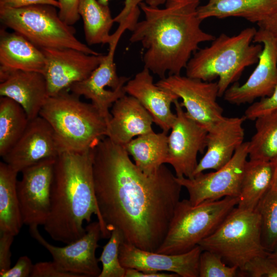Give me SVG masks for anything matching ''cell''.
Listing matches in <instances>:
<instances>
[{
	"instance_id": "cell-1",
	"label": "cell",
	"mask_w": 277,
	"mask_h": 277,
	"mask_svg": "<svg viewBox=\"0 0 277 277\" xmlns=\"http://www.w3.org/2000/svg\"><path fill=\"white\" fill-rule=\"evenodd\" d=\"M98 207L108 231L124 241L156 252L168 231L182 186L164 165L153 174L143 172L125 147L105 137L93 148Z\"/></svg>"
},
{
	"instance_id": "cell-2",
	"label": "cell",
	"mask_w": 277,
	"mask_h": 277,
	"mask_svg": "<svg viewBox=\"0 0 277 277\" xmlns=\"http://www.w3.org/2000/svg\"><path fill=\"white\" fill-rule=\"evenodd\" d=\"M202 1L167 0L162 8L141 3L145 18L137 22L129 41L145 49L144 67L161 78L167 72L180 74L199 45L215 38L201 28L197 9Z\"/></svg>"
},
{
	"instance_id": "cell-3",
	"label": "cell",
	"mask_w": 277,
	"mask_h": 277,
	"mask_svg": "<svg viewBox=\"0 0 277 277\" xmlns=\"http://www.w3.org/2000/svg\"><path fill=\"white\" fill-rule=\"evenodd\" d=\"M93 148L83 151H64L55 159L49 216L43 225L54 241L66 244L82 236L93 214L100 224L102 238H109L100 213L95 193Z\"/></svg>"
},
{
	"instance_id": "cell-4",
	"label": "cell",
	"mask_w": 277,
	"mask_h": 277,
	"mask_svg": "<svg viewBox=\"0 0 277 277\" xmlns=\"http://www.w3.org/2000/svg\"><path fill=\"white\" fill-rule=\"evenodd\" d=\"M256 31L247 27L233 36L221 33L209 46L195 51L187 63L186 75L206 82L219 77V95L223 96L246 68L258 62L263 45L253 43Z\"/></svg>"
},
{
	"instance_id": "cell-5",
	"label": "cell",
	"mask_w": 277,
	"mask_h": 277,
	"mask_svg": "<svg viewBox=\"0 0 277 277\" xmlns=\"http://www.w3.org/2000/svg\"><path fill=\"white\" fill-rule=\"evenodd\" d=\"M39 115L51 126L62 152L92 149L106 137L105 118L91 103L69 89L49 96Z\"/></svg>"
},
{
	"instance_id": "cell-6",
	"label": "cell",
	"mask_w": 277,
	"mask_h": 277,
	"mask_svg": "<svg viewBox=\"0 0 277 277\" xmlns=\"http://www.w3.org/2000/svg\"><path fill=\"white\" fill-rule=\"evenodd\" d=\"M238 201V197L226 196L193 205L189 199L180 200L156 252L177 254L191 250L214 231Z\"/></svg>"
},
{
	"instance_id": "cell-7",
	"label": "cell",
	"mask_w": 277,
	"mask_h": 277,
	"mask_svg": "<svg viewBox=\"0 0 277 277\" xmlns=\"http://www.w3.org/2000/svg\"><path fill=\"white\" fill-rule=\"evenodd\" d=\"M202 250L220 255L227 265L241 271L258 255L267 254L261 239V219L258 211L234 207L218 227L199 244Z\"/></svg>"
},
{
	"instance_id": "cell-8",
	"label": "cell",
	"mask_w": 277,
	"mask_h": 277,
	"mask_svg": "<svg viewBox=\"0 0 277 277\" xmlns=\"http://www.w3.org/2000/svg\"><path fill=\"white\" fill-rule=\"evenodd\" d=\"M0 21L40 49L69 48L89 54H100L78 39L75 29L60 18L54 6L0 7Z\"/></svg>"
},
{
	"instance_id": "cell-9",
	"label": "cell",
	"mask_w": 277,
	"mask_h": 277,
	"mask_svg": "<svg viewBox=\"0 0 277 277\" xmlns=\"http://www.w3.org/2000/svg\"><path fill=\"white\" fill-rule=\"evenodd\" d=\"M248 157V142H244L230 161L214 172L200 173L192 179L177 177L189 193L190 203L196 205L226 196L239 197L245 164Z\"/></svg>"
},
{
	"instance_id": "cell-10",
	"label": "cell",
	"mask_w": 277,
	"mask_h": 277,
	"mask_svg": "<svg viewBox=\"0 0 277 277\" xmlns=\"http://www.w3.org/2000/svg\"><path fill=\"white\" fill-rule=\"evenodd\" d=\"M156 84L181 98L187 114L207 131L224 116L223 109L217 101V82L204 81L180 74L168 75Z\"/></svg>"
},
{
	"instance_id": "cell-11",
	"label": "cell",
	"mask_w": 277,
	"mask_h": 277,
	"mask_svg": "<svg viewBox=\"0 0 277 277\" xmlns=\"http://www.w3.org/2000/svg\"><path fill=\"white\" fill-rule=\"evenodd\" d=\"M253 43L263 44L257 66L245 83H234L225 91L223 96L229 103H252L258 98L270 96L277 85V38L259 28Z\"/></svg>"
},
{
	"instance_id": "cell-12",
	"label": "cell",
	"mask_w": 277,
	"mask_h": 277,
	"mask_svg": "<svg viewBox=\"0 0 277 277\" xmlns=\"http://www.w3.org/2000/svg\"><path fill=\"white\" fill-rule=\"evenodd\" d=\"M176 118L168 136L166 163L173 167L177 177H193L198 153L207 146L208 131L191 119L178 100L174 102Z\"/></svg>"
},
{
	"instance_id": "cell-13",
	"label": "cell",
	"mask_w": 277,
	"mask_h": 277,
	"mask_svg": "<svg viewBox=\"0 0 277 277\" xmlns=\"http://www.w3.org/2000/svg\"><path fill=\"white\" fill-rule=\"evenodd\" d=\"M56 159V158H55ZM55 159L43 160L21 171L17 193L24 224L44 225L50 213Z\"/></svg>"
},
{
	"instance_id": "cell-14",
	"label": "cell",
	"mask_w": 277,
	"mask_h": 277,
	"mask_svg": "<svg viewBox=\"0 0 277 277\" xmlns=\"http://www.w3.org/2000/svg\"><path fill=\"white\" fill-rule=\"evenodd\" d=\"M85 234L77 240L64 247L55 246L48 242L39 232L37 226L29 227L31 235L50 253L54 261L63 270L78 277H98L101 270L95 256L102 238L98 221L89 223Z\"/></svg>"
},
{
	"instance_id": "cell-15",
	"label": "cell",
	"mask_w": 277,
	"mask_h": 277,
	"mask_svg": "<svg viewBox=\"0 0 277 277\" xmlns=\"http://www.w3.org/2000/svg\"><path fill=\"white\" fill-rule=\"evenodd\" d=\"M116 47L109 46L100 65L85 80L72 84L69 90L80 96L90 100L105 118L107 125L111 117L109 108L118 99L127 94L125 86L129 77L119 76L114 62Z\"/></svg>"
},
{
	"instance_id": "cell-16",
	"label": "cell",
	"mask_w": 277,
	"mask_h": 277,
	"mask_svg": "<svg viewBox=\"0 0 277 277\" xmlns=\"http://www.w3.org/2000/svg\"><path fill=\"white\" fill-rule=\"evenodd\" d=\"M46 61L44 73L49 96L69 89L87 78L100 65L103 54H89L69 48H44Z\"/></svg>"
},
{
	"instance_id": "cell-17",
	"label": "cell",
	"mask_w": 277,
	"mask_h": 277,
	"mask_svg": "<svg viewBox=\"0 0 277 277\" xmlns=\"http://www.w3.org/2000/svg\"><path fill=\"white\" fill-rule=\"evenodd\" d=\"M62 152L50 124L38 115L29 120L24 133L2 158L18 172L43 160L55 159Z\"/></svg>"
},
{
	"instance_id": "cell-18",
	"label": "cell",
	"mask_w": 277,
	"mask_h": 277,
	"mask_svg": "<svg viewBox=\"0 0 277 277\" xmlns=\"http://www.w3.org/2000/svg\"><path fill=\"white\" fill-rule=\"evenodd\" d=\"M202 251L197 245L183 253L168 254L143 250L124 241L120 246L119 258L125 268L152 272L169 271L182 277H198Z\"/></svg>"
},
{
	"instance_id": "cell-19",
	"label": "cell",
	"mask_w": 277,
	"mask_h": 277,
	"mask_svg": "<svg viewBox=\"0 0 277 277\" xmlns=\"http://www.w3.org/2000/svg\"><path fill=\"white\" fill-rule=\"evenodd\" d=\"M244 117H225L208 131L206 151L198 163L193 177L208 169L216 170L226 165L244 143Z\"/></svg>"
},
{
	"instance_id": "cell-20",
	"label": "cell",
	"mask_w": 277,
	"mask_h": 277,
	"mask_svg": "<svg viewBox=\"0 0 277 277\" xmlns=\"http://www.w3.org/2000/svg\"><path fill=\"white\" fill-rule=\"evenodd\" d=\"M125 89L127 94L139 101L150 114L153 122L163 131L168 133L176 117L171 107L179 100L177 95L154 84L150 71L145 67L126 83Z\"/></svg>"
},
{
	"instance_id": "cell-21",
	"label": "cell",
	"mask_w": 277,
	"mask_h": 277,
	"mask_svg": "<svg viewBox=\"0 0 277 277\" xmlns=\"http://www.w3.org/2000/svg\"><path fill=\"white\" fill-rule=\"evenodd\" d=\"M0 95L9 97L24 109L29 120L39 115L49 96L44 74L30 71H0Z\"/></svg>"
},
{
	"instance_id": "cell-22",
	"label": "cell",
	"mask_w": 277,
	"mask_h": 277,
	"mask_svg": "<svg viewBox=\"0 0 277 277\" xmlns=\"http://www.w3.org/2000/svg\"><path fill=\"white\" fill-rule=\"evenodd\" d=\"M106 137L125 146L134 137L153 132V119L135 97L125 95L112 105Z\"/></svg>"
},
{
	"instance_id": "cell-23",
	"label": "cell",
	"mask_w": 277,
	"mask_h": 277,
	"mask_svg": "<svg viewBox=\"0 0 277 277\" xmlns=\"http://www.w3.org/2000/svg\"><path fill=\"white\" fill-rule=\"evenodd\" d=\"M46 65L41 49L21 34L0 30V71L24 70L44 73Z\"/></svg>"
},
{
	"instance_id": "cell-24",
	"label": "cell",
	"mask_w": 277,
	"mask_h": 277,
	"mask_svg": "<svg viewBox=\"0 0 277 277\" xmlns=\"http://www.w3.org/2000/svg\"><path fill=\"white\" fill-rule=\"evenodd\" d=\"M276 13L277 0H208L197 9L202 21L210 17H240L257 24Z\"/></svg>"
},
{
	"instance_id": "cell-25",
	"label": "cell",
	"mask_w": 277,
	"mask_h": 277,
	"mask_svg": "<svg viewBox=\"0 0 277 277\" xmlns=\"http://www.w3.org/2000/svg\"><path fill=\"white\" fill-rule=\"evenodd\" d=\"M167 133L154 131L138 136L124 147L136 166L144 173H156L166 163L168 151Z\"/></svg>"
},
{
	"instance_id": "cell-26",
	"label": "cell",
	"mask_w": 277,
	"mask_h": 277,
	"mask_svg": "<svg viewBox=\"0 0 277 277\" xmlns=\"http://www.w3.org/2000/svg\"><path fill=\"white\" fill-rule=\"evenodd\" d=\"M273 167L272 161L247 160L244 167L237 206L255 209L271 188Z\"/></svg>"
},
{
	"instance_id": "cell-27",
	"label": "cell",
	"mask_w": 277,
	"mask_h": 277,
	"mask_svg": "<svg viewBox=\"0 0 277 277\" xmlns=\"http://www.w3.org/2000/svg\"><path fill=\"white\" fill-rule=\"evenodd\" d=\"M18 172L0 163V232L17 235L23 226L17 193Z\"/></svg>"
},
{
	"instance_id": "cell-28",
	"label": "cell",
	"mask_w": 277,
	"mask_h": 277,
	"mask_svg": "<svg viewBox=\"0 0 277 277\" xmlns=\"http://www.w3.org/2000/svg\"><path fill=\"white\" fill-rule=\"evenodd\" d=\"M78 13L83 20L87 44L110 43V31L114 22L109 5L102 4L97 0H80Z\"/></svg>"
},
{
	"instance_id": "cell-29",
	"label": "cell",
	"mask_w": 277,
	"mask_h": 277,
	"mask_svg": "<svg viewBox=\"0 0 277 277\" xmlns=\"http://www.w3.org/2000/svg\"><path fill=\"white\" fill-rule=\"evenodd\" d=\"M29 120L23 107L5 96L0 98V156L3 157L24 133Z\"/></svg>"
},
{
	"instance_id": "cell-30",
	"label": "cell",
	"mask_w": 277,
	"mask_h": 277,
	"mask_svg": "<svg viewBox=\"0 0 277 277\" xmlns=\"http://www.w3.org/2000/svg\"><path fill=\"white\" fill-rule=\"evenodd\" d=\"M248 142L249 160L272 161L277 156V110L258 117Z\"/></svg>"
},
{
	"instance_id": "cell-31",
	"label": "cell",
	"mask_w": 277,
	"mask_h": 277,
	"mask_svg": "<svg viewBox=\"0 0 277 277\" xmlns=\"http://www.w3.org/2000/svg\"><path fill=\"white\" fill-rule=\"evenodd\" d=\"M255 209L261 216L262 244L271 252L277 246V190L270 188Z\"/></svg>"
},
{
	"instance_id": "cell-32",
	"label": "cell",
	"mask_w": 277,
	"mask_h": 277,
	"mask_svg": "<svg viewBox=\"0 0 277 277\" xmlns=\"http://www.w3.org/2000/svg\"><path fill=\"white\" fill-rule=\"evenodd\" d=\"M124 237L120 230H113L108 243L103 247L98 261L102 264V269L98 277H125L126 269L120 262L119 249Z\"/></svg>"
},
{
	"instance_id": "cell-33",
	"label": "cell",
	"mask_w": 277,
	"mask_h": 277,
	"mask_svg": "<svg viewBox=\"0 0 277 277\" xmlns=\"http://www.w3.org/2000/svg\"><path fill=\"white\" fill-rule=\"evenodd\" d=\"M104 5H109L110 0H97ZM146 0H124V6L121 11L113 18L114 23L118 24L116 31L111 34V41L109 45H117L126 30L131 32L137 23L141 14L140 4Z\"/></svg>"
},
{
	"instance_id": "cell-34",
	"label": "cell",
	"mask_w": 277,
	"mask_h": 277,
	"mask_svg": "<svg viewBox=\"0 0 277 277\" xmlns=\"http://www.w3.org/2000/svg\"><path fill=\"white\" fill-rule=\"evenodd\" d=\"M238 268L226 264L221 257L214 252L203 250L199 259L200 277H234Z\"/></svg>"
},
{
	"instance_id": "cell-35",
	"label": "cell",
	"mask_w": 277,
	"mask_h": 277,
	"mask_svg": "<svg viewBox=\"0 0 277 277\" xmlns=\"http://www.w3.org/2000/svg\"><path fill=\"white\" fill-rule=\"evenodd\" d=\"M241 272L251 277H277V265L267 254L258 255L248 261Z\"/></svg>"
},
{
	"instance_id": "cell-36",
	"label": "cell",
	"mask_w": 277,
	"mask_h": 277,
	"mask_svg": "<svg viewBox=\"0 0 277 277\" xmlns=\"http://www.w3.org/2000/svg\"><path fill=\"white\" fill-rule=\"evenodd\" d=\"M277 110V85L272 94L252 103L245 111V120H255L258 117Z\"/></svg>"
},
{
	"instance_id": "cell-37",
	"label": "cell",
	"mask_w": 277,
	"mask_h": 277,
	"mask_svg": "<svg viewBox=\"0 0 277 277\" xmlns=\"http://www.w3.org/2000/svg\"><path fill=\"white\" fill-rule=\"evenodd\" d=\"M31 277H78L61 269L54 261L40 262L33 265Z\"/></svg>"
},
{
	"instance_id": "cell-38",
	"label": "cell",
	"mask_w": 277,
	"mask_h": 277,
	"mask_svg": "<svg viewBox=\"0 0 277 277\" xmlns=\"http://www.w3.org/2000/svg\"><path fill=\"white\" fill-rule=\"evenodd\" d=\"M59 3L58 15L66 24L72 26L80 19L78 6L80 0H57Z\"/></svg>"
},
{
	"instance_id": "cell-39",
	"label": "cell",
	"mask_w": 277,
	"mask_h": 277,
	"mask_svg": "<svg viewBox=\"0 0 277 277\" xmlns=\"http://www.w3.org/2000/svg\"><path fill=\"white\" fill-rule=\"evenodd\" d=\"M14 235L7 233H1L0 236V273L11 268V246Z\"/></svg>"
},
{
	"instance_id": "cell-40",
	"label": "cell",
	"mask_w": 277,
	"mask_h": 277,
	"mask_svg": "<svg viewBox=\"0 0 277 277\" xmlns=\"http://www.w3.org/2000/svg\"><path fill=\"white\" fill-rule=\"evenodd\" d=\"M33 265L31 259L26 255L19 257L15 264L6 271L0 273L1 277L30 276Z\"/></svg>"
},
{
	"instance_id": "cell-41",
	"label": "cell",
	"mask_w": 277,
	"mask_h": 277,
	"mask_svg": "<svg viewBox=\"0 0 277 277\" xmlns=\"http://www.w3.org/2000/svg\"><path fill=\"white\" fill-rule=\"evenodd\" d=\"M47 5L58 8L57 0H0V7L19 8L33 5Z\"/></svg>"
},
{
	"instance_id": "cell-42",
	"label": "cell",
	"mask_w": 277,
	"mask_h": 277,
	"mask_svg": "<svg viewBox=\"0 0 277 277\" xmlns=\"http://www.w3.org/2000/svg\"><path fill=\"white\" fill-rule=\"evenodd\" d=\"M176 273L146 272L134 268H126L125 277H179Z\"/></svg>"
},
{
	"instance_id": "cell-43",
	"label": "cell",
	"mask_w": 277,
	"mask_h": 277,
	"mask_svg": "<svg viewBox=\"0 0 277 277\" xmlns=\"http://www.w3.org/2000/svg\"><path fill=\"white\" fill-rule=\"evenodd\" d=\"M256 24L260 28L268 31L277 38V13Z\"/></svg>"
},
{
	"instance_id": "cell-44",
	"label": "cell",
	"mask_w": 277,
	"mask_h": 277,
	"mask_svg": "<svg viewBox=\"0 0 277 277\" xmlns=\"http://www.w3.org/2000/svg\"><path fill=\"white\" fill-rule=\"evenodd\" d=\"M273 167V177L271 189L277 190V156L272 161Z\"/></svg>"
},
{
	"instance_id": "cell-45",
	"label": "cell",
	"mask_w": 277,
	"mask_h": 277,
	"mask_svg": "<svg viewBox=\"0 0 277 277\" xmlns=\"http://www.w3.org/2000/svg\"><path fill=\"white\" fill-rule=\"evenodd\" d=\"M167 0H146V3L150 6L159 7V6L166 3Z\"/></svg>"
},
{
	"instance_id": "cell-46",
	"label": "cell",
	"mask_w": 277,
	"mask_h": 277,
	"mask_svg": "<svg viewBox=\"0 0 277 277\" xmlns=\"http://www.w3.org/2000/svg\"><path fill=\"white\" fill-rule=\"evenodd\" d=\"M267 256L273 263H274L277 265V246L273 251L271 252H268Z\"/></svg>"
}]
</instances>
